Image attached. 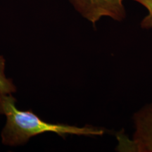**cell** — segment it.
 I'll return each mask as SVG.
<instances>
[{
	"label": "cell",
	"mask_w": 152,
	"mask_h": 152,
	"mask_svg": "<svg viewBox=\"0 0 152 152\" xmlns=\"http://www.w3.org/2000/svg\"><path fill=\"white\" fill-rule=\"evenodd\" d=\"M83 18L95 26L102 18L121 22L126 18L124 0H68Z\"/></svg>",
	"instance_id": "obj_3"
},
{
	"label": "cell",
	"mask_w": 152,
	"mask_h": 152,
	"mask_svg": "<svg viewBox=\"0 0 152 152\" xmlns=\"http://www.w3.org/2000/svg\"><path fill=\"white\" fill-rule=\"evenodd\" d=\"M134 131L130 138L118 133V151L152 152V102L145 104L132 116Z\"/></svg>",
	"instance_id": "obj_2"
},
{
	"label": "cell",
	"mask_w": 152,
	"mask_h": 152,
	"mask_svg": "<svg viewBox=\"0 0 152 152\" xmlns=\"http://www.w3.org/2000/svg\"><path fill=\"white\" fill-rule=\"evenodd\" d=\"M143 6L147 9L148 15L142 19L140 26L142 29L149 30L152 28V0H132Z\"/></svg>",
	"instance_id": "obj_5"
},
{
	"label": "cell",
	"mask_w": 152,
	"mask_h": 152,
	"mask_svg": "<svg viewBox=\"0 0 152 152\" xmlns=\"http://www.w3.org/2000/svg\"><path fill=\"white\" fill-rule=\"evenodd\" d=\"M16 102V98L11 94L0 92V115L7 117V122L1 134V142L4 145H24L33 137L46 132L56 133L63 138H66L67 135L102 136L105 132L103 128L90 125L77 127L63 123H47L31 110L18 109Z\"/></svg>",
	"instance_id": "obj_1"
},
{
	"label": "cell",
	"mask_w": 152,
	"mask_h": 152,
	"mask_svg": "<svg viewBox=\"0 0 152 152\" xmlns=\"http://www.w3.org/2000/svg\"><path fill=\"white\" fill-rule=\"evenodd\" d=\"M6 61L0 55V92L3 94H12L17 91L16 87L11 79L7 78L5 75Z\"/></svg>",
	"instance_id": "obj_4"
}]
</instances>
